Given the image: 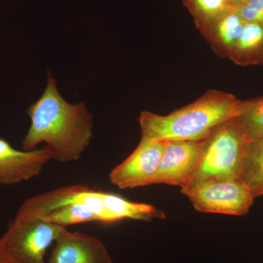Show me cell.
Returning <instances> with one entry per match:
<instances>
[{"instance_id": "6da1fadb", "label": "cell", "mask_w": 263, "mask_h": 263, "mask_svg": "<svg viewBox=\"0 0 263 263\" xmlns=\"http://www.w3.org/2000/svg\"><path fill=\"white\" fill-rule=\"evenodd\" d=\"M27 114L31 126L22 141V150H34L45 143L51 148L53 160L65 163L79 160L92 139V114L84 103H67L49 72L44 92Z\"/></svg>"}, {"instance_id": "7a4b0ae2", "label": "cell", "mask_w": 263, "mask_h": 263, "mask_svg": "<svg viewBox=\"0 0 263 263\" xmlns=\"http://www.w3.org/2000/svg\"><path fill=\"white\" fill-rule=\"evenodd\" d=\"M241 102L234 95L209 90L200 98L167 115L140 114L141 138L156 141H201L223 123L239 117Z\"/></svg>"}, {"instance_id": "3957f363", "label": "cell", "mask_w": 263, "mask_h": 263, "mask_svg": "<svg viewBox=\"0 0 263 263\" xmlns=\"http://www.w3.org/2000/svg\"><path fill=\"white\" fill-rule=\"evenodd\" d=\"M252 142L239 118L223 123L205 139L201 162L189 184L205 180L243 181Z\"/></svg>"}, {"instance_id": "277c9868", "label": "cell", "mask_w": 263, "mask_h": 263, "mask_svg": "<svg viewBox=\"0 0 263 263\" xmlns=\"http://www.w3.org/2000/svg\"><path fill=\"white\" fill-rule=\"evenodd\" d=\"M64 228L16 214L0 242L10 263H46L45 254Z\"/></svg>"}, {"instance_id": "5b68a950", "label": "cell", "mask_w": 263, "mask_h": 263, "mask_svg": "<svg viewBox=\"0 0 263 263\" xmlns=\"http://www.w3.org/2000/svg\"><path fill=\"white\" fill-rule=\"evenodd\" d=\"M197 212L232 216L249 212L255 198L243 181L205 180L181 188Z\"/></svg>"}, {"instance_id": "8992f818", "label": "cell", "mask_w": 263, "mask_h": 263, "mask_svg": "<svg viewBox=\"0 0 263 263\" xmlns=\"http://www.w3.org/2000/svg\"><path fill=\"white\" fill-rule=\"evenodd\" d=\"M163 151V141L141 138L133 153L110 172V182L122 190L155 184Z\"/></svg>"}, {"instance_id": "52a82bcc", "label": "cell", "mask_w": 263, "mask_h": 263, "mask_svg": "<svg viewBox=\"0 0 263 263\" xmlns=\"http://www.w3.org/2000/svg\"><path fill=\"white\" fill-rule=\"evenodd\" d=\"M155 184L187 186L201 162L205 139L165 141Z\"/></svg>"}, {"instance_id": "ba28073f", "label": "cell", "mask_w": 263, "mask_h": 263, "mask_svg": "<svg viewBox=\"0 0 263 263\" xmlns=\"http://www.w3.org/2000/svg\"><path fill=\"white\" fill-rule=\"evenodd\" d=\"M53 155L49 146L19 151L0 138V184L11 185L36 177Z\"/></svg>"}, {"instance_id": "9c48e42d", "label": "cell", "mask_w": 263, "mask_h": 263, "mask_svg": "<svg viewBox=\"0 0 263 263\" xmlns=\"http://www.w3.org/2000/svg\"><path fill=\"white\" fill-rule=\"evenodd\" d=\"M46 263H113L100 239L64 228Z\"/></svg>"}, {"instance_id": "30bf717a", "label": "cell", "mask_w": 263, "mask_h": 263, "mask_svg": "<svg viewBox=\"0 0 263 263\" xmlns=\"http://www.w3.org/2000/svg\"><path fill=\"white\" fill-rule=\"evenodd\" d=\"M245 24V21L233 9L200 33L218 56L228 59L239 39Z\"/></svg>"}, {"instance_id": "8fae6325", "label": "cell", "mask_w": 263, "mask_h": 263, "mask_svg": "<svg viewBox=\"0 0 263 263\" xmlns=\"http://www.w3.org/2000/svg\"><path fill=\"white\" fill-rule=\"evenodd\" d=\"M229 60L240 66L263 64V25L245 22Z\"/></svg>"}, {"instance_id": "7c38bea8", "label": "cell", "mask_w": 263, "mask_h": 263, "mask_svg": "<svg viewBox=\"0 0 263 263\" xmlns=\"http://www.w3.org/2000/svg\"><path fill=\"white\" fill-rule=\"evenodd\" d=\"M105 204L113 222L124 219L150 221L165 218L164 213L153 205L131 202L113 193H105Z\"/></svg>"}, {"instance_id": "4fadbf2b", "label": "cell", "mask_w": 263, "mask_h": 263, "mask_svg": "<svg viewBox=\"0 0 263 263\" xmlns=\"http://www.w3.org/2000/svg\"><path fill=\"white\" fill-rule=\"evenodd\" d=\"M200 32L230 10L231 0H183Z\"/></svg>"}, {"instance_id": "5bb4252c", "label": "cell", "mask_w": 263, "mask_h": 263, "mask_svg": "<svg viewBox=\"0 0 263 263\" xmlns=\"http://www.w3.org/2000/svg\"><path fill=\"white\" fill-rule=\"evenodd\" d=\"M243 181L254 194L259 196L263 190V138L254 140L246 161Z\"/></svg>"}, {"instance_id": "9a60e30c", "label": "cell", "mask_w": 263, "mask_h": 263, "mask_svg": "<svg viewBox=\"0 0 263 263\" xmlns=\"http://www.w3.org/2000/svg\"><path fill=\"white\" fill-rule=\"evenodd\" d=\"M238 118L252 141L262 139L263 97L242 101Z\"/></svg>"}, {"instance_id": "2e32d148", "label": "cell", "mask_w": 263, "mask_h": 263, "mask_svg": "<svg viewBox=\"0 0 263 263\" xmlns=\"http://www.w3.org/2000/svg\"><path fill=\"white\" fill-rule=\"evenodd\" d=\"M234 9L245 22L263 25V0H247Z\"/></svg>"}, {"instance_id": "e0dca14e", "label": "cell", "mask_w": 263, "mask_h": 263, "mask_svg": "<svg viewBox=\"0 0 263 263\" xmlns=\"http://www.w3.org/2000/svg\"><path fill=\"white\" fill-rule=\"evenodd\" d=\"M0 263H10L9 259L5 253L4 250H3L1 242H0Z\"/></svg>"}, {"instance_id": "ac0fdd59", "label": "cell", "mask_w": 263, "mask_h": 263, "mask_svg": "<svg viewBox=\"0 0 263 263\" xmlns=\"http://www.w3.org/2000/svg\"><path fill=\"white\" fill-rule=\"evenodd\" d=\"M247 0H231L232 5H233V8H235V7L238 6L242 3H245Z\"/></svg>"}, {"instance_id": "d6986e66", "label": "cell", "mask_w": 263, "mask_h": 263, "mask_svg": "<svg viewBox=\"0 0 263 263\" xmlns=\"http://www.w3.org/2000/svg\"><path fill=\"white\" fill-rule=\"evenodd\" d=\"M261 195H263V190L261 192L260 194H259V196H261Z\"/></svg>"}]
</instances>
